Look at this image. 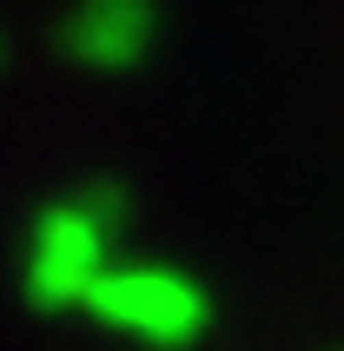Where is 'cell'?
I'll return each mask as SVG.
<instances>
[{"label": "cell", "mask_w": 344, "mask_h": 351, "mask_svg": "<svg viewBox=\"0 0 344 351\" xmlns=\"http://www.w3.org/2000/svg\"><path fill=\"white\" fill-rule=\"evenodd\" d=\"M119 318L139 325V332H153L159 345H192V338L206 332V292H199L192 278L146 272L139 292H133V285L119 292Z\"/></svg>", "instance_id": "obj_1"}]
</instances>
